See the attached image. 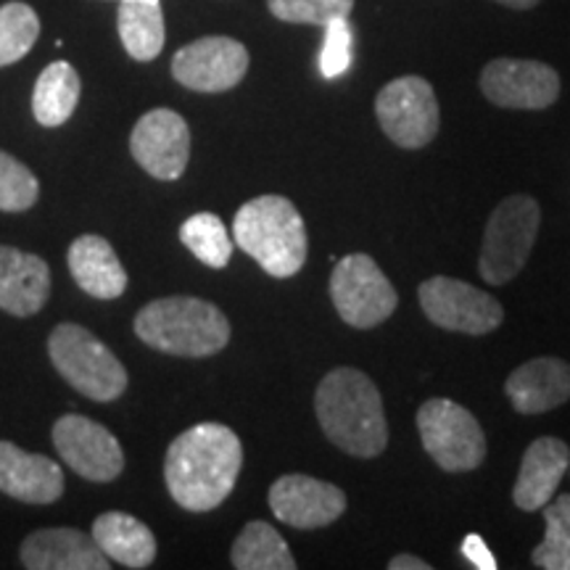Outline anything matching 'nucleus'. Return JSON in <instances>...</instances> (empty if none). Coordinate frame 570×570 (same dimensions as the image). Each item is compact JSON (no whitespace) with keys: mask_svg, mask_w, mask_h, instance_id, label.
Listing matches in <instances>:
<instances>
[{"mask_svg":"<svg viewBox=\"0 0 570 570\" xmlns=\"http://www.w3.org/2000/svg\"><path fill=\"white\" fill-rule=\"evenodd\" d=\"M244 468V444L233 428L198 423L167 449L164 481L183 510L212 512L233 494Z\"/></svg>","mask_w":570,"mask_h":570,"instance_id":"1","label":"nucleus"},{"mask_svg":"<svg viewBox=\"0 0 570 570\" xmlns=\"http://www.w3.org/2000/svg\"><path fill=\"white\" fill-rule=\"evenodd\" d=\"M320 428L341 452L373 460L386 452L389 423L381 391L356 367L331 370L315 391Z\"/></svg>","mask_w":570,"mask_h":570,"instance_id":"2","label":"nucleus"},{"mask_svg":"<svg viewBox=\"0 0 570 570\" xmlns=\"http://www.w3.org/2000/svg\"><path fill=\"white\" fill-rule=\"evenodd\" d=\"M233 240L277 281L302 273L309 248L302 214L294 202L275 194L252 198L235 212Z\"/></svg>","mask_w":570,"mask_h":570,"instance_id":"3","label":"nucleus"},{"mask_svg":"<svg viewBox=\"0 0 570 570\" xmlns=\"http://www.w3.org/2000/svg\"><path fill=\"white\" fill-rule=\"evenodd\" d=\"M135 336L156 352L175 356H212L230 341L225 312L196 296H167L135 315Z\"/></svg>","mask_w":570,"mask_h":570,"instance_id":"4","label":"nucleus"},{"mask_svg":"<svg viewBox=\"0 0 570 570\" xmlns=\"http://www.w3.org/2000/svg\"><path fill=\"white\" fill-rule=\"evenodd\" d=\"M48 356L63 381L92 402L106 404L125 394V365L88 327L75 323L56 325L48 338Z\"/></svg>","mask_w":570,"mask_h":570,"instance_id":"5","label":"nucleus"},{"mask_svg":"<svg viewBox=\"0 0 570 570\" xmlns=\"http://www.w3.org/2000/svg\"><path fill=\"white\" fill-rule=\"evenodd\" d=\"M541 209L537 198L518 194L508 196L491 212L483 246L479 256V273L489 285H504L529 262L537 244Z\"/></svg>","mask_w":570,"mask_h":570,"instance_id":"6","label":"nucleus"},{"mask_svg":"<svg viewBox=\"0 0 570 570\" xmlns=\"http://www.w3.org/2000/svg\"><path fill=\"white\" fill-rule=\"evenodd\" d=\"M423 449L444 473H470L487 460V433L475 415L452 399H431L417 410Z\"/></svg>","mask_w":570,"mask_h":570,"instance_id":"7","label":"nucleus"},{"mask_svg":"<svg viewBox=\"0 0 570 570\" xmlns=\"http://www.w3.org/2000/svg\"><path fill=\"white\" fill-rule=\"evenodd\" d=\"M331 298L346 325L370 331L386 323L399 306V294L381 265L367 254H348L331 275Z\"/></svg>","mask_w":570,"mask_h":570,"instance_id":"8","label":"nucleus"},{"mask_svg":"<svg viewBox=\"0 0 570 570\" xmlns=\"http://www.w3.org/2000/svg\"><path fill=\"white\" fill-rule=\"evenodd\" d=\"M381 130L399 148H425L439 135L441 111L433 85L417 75L391 80L375 98Z\"/></svg>","mask_w":570,"mask_h":570,"instance_id":"9","label":"nucleus"},{"mask_svg":"<svg viewBox=\"0 0 570 570\" xmlns=\"http://www.w3.org/2000/svg\"><path fill=\"white\" fill-rule=\"evenodd\" d=\"M417 298L425 317L444 331L487 336L504 320V306L499 304V298L458 277H428L425 283H420Z\"/></svg>","mask_w":570,"mask_h":570,"instance_id":"10","label":"nucleus"},{"mask_svg":"<svg viewBox=\"0 0 570 570\" xmlns=\"http://www.w3.org/2000/svg\"><path fill=\"white\" fill-rule=\"evenodd\" d=\"M53 446L82 479L106 483L125 470V452L109 428L85 415H63L53 425Z\"/></svg>","mask_w":570,"mask_h":570,"instance_id":"11","label":"nucleus"},{"mask_svg":"<svg viewBox=\"0 0 570 570\" xmlns=\"http://www.w3.org/2000/svg\"><path fill=\"white\" fill-rule=\"evenodd\" d=\"M481 92L499 109L541 111L560 96V77L550 63L494 59L481 71Z\"/></svg>","mask_w":570,"mask_h":570,"instance_id":"12","label":"nucleus"},{"mask_svg":"<svg viewBox=\"0 0 570 570\" xmlns=\"http://www.w3.org/2000/svg\"><path fill=\"white\" fill-rule=\"evenodd\" d=\"M248 51L244 42L212 35L180 48L173 59V75L183 88L196 92H225L246 77Z\"/></svg>","mask_w":570,"mask_h":570,"instance_id":"13","label":"nucleus"},{"mask_svg":"<svg viewBox=\"0 0 570 570\" xmlns=\"http://www.w3.org/2000/svg\"><path fill=\"white\" fill-rule=\"evenodd\" d=\"M132 159L156 180H177L190 159L188 122L173 109L142 114L130 135Z\"/></svg>","mask_w":570,"mask_h":570,"instance_id":"14","label":"nucleus"},{"mask_svg":"<svg viewBox=\"0 0 570 570\" xmlns=\"http://www.w3.org/2000/svg\"><path fill=\"white\" fill-rule=\"evenodd\" d=\"M267 499L273 515L298 531L325 529L346 512L344 491L304 473H288L277 479Z\"/></svg>","mask_w":570,"mask_h":570,"instance_id":"15","label":"nucleus"},{"mask_svg":"<svg viewBox=\"0 0 570 570\" xmlns=\"http://www.w3.org/2000/svg\"><path fill=\"white\" fill-rule=\"evenodd\" d=\"M21 566L30 570H109L111 560L92 533L77 529H40L24 539Z\"/></svg>","mask_w":570,"mask_h":570,"instance_id":"16","label":"nucleus"},{"mask_svg":"<svg viewBox=\"0 0 570 570\" xmlns=\"http://www.w3.org/2000/svg\"><path fill=\"white\" fill-rule=\"evenodd\" d=\"M570 446L562 439L541 436L525 449L518 481L512 487V502L523 512H539L558 494L560 481L568 475Z\"/></svg>","mask_w":570,"mask_h":570,"instance_id":"17","label":"nucleus"},{"mask_svg":"<svg viewBox=\"0 0 570 570\" xmlns=\"http://www.w3.org/2000/svg\"><path fill=\"white\" fill-rule=\"evenodd\" d=\"M504 394L520 415H541L558 410L570 399V365L558 356H537L523 362L504 383Z\"/></svg>","mask_w":570,"mask_h":570,"instance_id":"18","label":"nucleus"},{"mask_svg":"<svg viewBox=\"0 0 570 570\" xmlns=\"http://www.w3.org/2000/svg\"><path fill=\"white\" fill-rule=\"evenodd\" d=\"M51 296V267L38 254L0 246V309L13 317H32Z\"/></svg>","mask_w":570,"mask_h":570,"instance_id":"19","label":"nucleus"},{"mask_svg":"<svg viewBox=\"0 0 570 570\" xmlns=\"http://www.w3.org/2000/svg\"><path fill=\"white\" fill-rule=\"evenodd\" d=\"M0 491L27 504H51L63 494L59 462L0 441Z\"/></svg>","mask_w":570,"mask_h":570,"instance_id":"20","label":"nucleus"},{"mask_svg":"<svg viewBox=\"0 0 570 570\" xmlns=\"http://www.w3.org/2000/svg\"><path fill=\"white\" fill-rule=\"evenodd\" d=\"M69 273L85 294L101 302L119 298L127 288L125 265L119 262L117 252L101 235H80L69 246L67 254Z\"/></svg>","mask_w":570,"mask_h":570,"instance_id":"21","label":"nucleus"},{"mask_svg":"<svg viewBox=\"0 0 570 570\" xmlns=\"http://www.w3.org/2000/svg\"><path fill=\"white\" fill-rule=\"evenodd\" d=\"M92 539L104 554L125 568H148L156 560V537L146 523L127 512H104L92 523Z\"/></svg>","mask_w":570,"mask_h":570,"instance_id":"22","label":"nucleus"},{"mask_svg":"<svg viewBox=\"0 0 570 570\" xmlns=\"http://www.w3.org/2000/svg\"><path fill=\"white\" fill-rule=\"evenodd\" d=\"M80 75L67 61H53L40 71L32 92V114L42 127H61L80 101Z\"/></svg>","mask_w":570,"mask_h":570,"instance_id":"23","label":"nucleus"},{"mask_svg":"<svg viewBox=\"0 0 570 570\" xmlns=\"http://www.w3.org/2000/svg\"><path fill=\"white\" fill-rule=\"evenodd\" d=\"M119 38L135 61H154L164 48L161 0H119Z\"/></svg>","mask_w":570,"mask_h":570,"instance_id":"24","label":"nucleus"},{"mask_svg":"<svg viewBox=\"0 0 570 570\" xmlns=\"http://www.w3.org/2000/svg\"><path fill=\"white\" fill-rule=\"evenodd\" d=\"M230 562L238 570H296L294 552L265 520L246 523V529L235 539Z\"/></svg>","mask_w":570,"mask_h":570,"instance_id":"25","label":"nucleus"},{"mask_svg":"<svg viewBox=\"0 0 570 570\" xmlns=\"http://www.w3.org/2000/svg\"><path fill=\"white\" fill-rule=\"evenodd\" d=\"M180 240L198 262L212 269H223L230 265L233 240L223 219L212 212H198L188 217L180 227Z\"/></svg>","mask_w":570,"mask_h":570,"instance_id":"26","label":"nucleus"},{"mask_svg":"<svg viewBox=\"0 0 570 570\" xmlns=\"http://www.w3.org/2000/svg\"><path fill=\"white\" fill-rule=\"evenodd\" d=\"M544 512V541L533 550V566L544 570H570V491L552 497Z\"/></svg>","mask_w":570,"mask_h":570,"instance_id":"27","label":"nucleus"},{"mask_svg":"<svg viewBox=\"0 0 570 570\" xmlns=\"http://www.w3.org/2000/svg\"><path fill=\"white\" fill-rule=\"evenodd\" d=\"M40 38V19L27 3L0 6V67L24 59Z\"/></svg>","mask_w":570,"mask_h":570,"instance_id":"28","label":"nucleus"},{"mask_svg":"<svg viewBox=\"0 0 570 570\" xmlns=\"http://www.w3.org/2000/svg\"><path fill=\"white\" fill-rule=\"evenodd\" d=\"M40 196V183L32 169L11 154L0 151V212H27Z\"/></svg>","mask_w":570,"mask_h":570,"instance_id":"29","label":"nucleus"},{"mask_svg":"<svg viewBox=\"0 0 570 570\" xmlns=\"http://www.w3.org/2000/svg\"><path fill=\"white\" fill-rule=\"evenodd\" d=\"M275 19L288 24H315L325 27L333 19L348 17L354 9V0H267Z\"/></svg>","mask_w":570,"mask_h":570,"instance_id":"30","label":"nucleus"},{"mask_svg":"<svg viewBox=\"0 0 570 570\" xmlns=\"http://www.w3.org/2000/svg\"><path fill=\"white\" fill-rule=\"evenodd\" d=\"M354 61V30L348 24V17L333 19L325 24V40L323 51H320V71L325 80H336V77L346 75Z\"/></svg>","mask_w":570,"mask_h":570,"instance_id":"31","label":"nucleus"},{"mask_svg":"<svg viewBox=\"0 0 570 570\" xmlns=\"http://www.w3.org/2000/svg\"><path fill=\"white\" fill-rule=\"evenodd\" d=\"M462 554H465V560H470V566L479 568V570L497 568L494 554H491L487 541H483L481 537H475V533H470V537L462 541Z\"/></svg>","mask_w":570,"mask_h":570,"instance_id":"32","label":"nucleus"},{"mask_svg":"<svg viewBox=\"0 0 570 570\" xmlns=\"http://www.w3.org/2000/svg\"><path fill=\"white\" fill-rule=\"evenodd\" d=\"M389 570H431V566L415 554H396L394 560H389Z\"/></svg>","mask_w":570,"mask_h":570,"instance_id":"33","label":"nucleus"},{"mask_svg":"<svg viewBox=\"0 0 570 570\" xmlns=\"http://www.w3.org/2000/svg\"><path fill=\"white\" fill-rule=\"evenodd\" d=\"M497 3L508 6V9H518V11H529L533 6H539V0H497Z\"/></svg>","mask_w":570,"mask_h":570,"instance_id":"34","label":"nucleus"},{"mask_svg":"<svg viewBox=\"0 0 570 570\" xmlns=\"http://www.w3.org/2000/svg\"><path fill=\"white\" fill-rule=\"evenodd\" d=\"M568 475H570V465H568Z\"/></svg>","mask_w":570,"mask_h":570,"instance_id":"35","label":"nucleus"}]
</instances>
